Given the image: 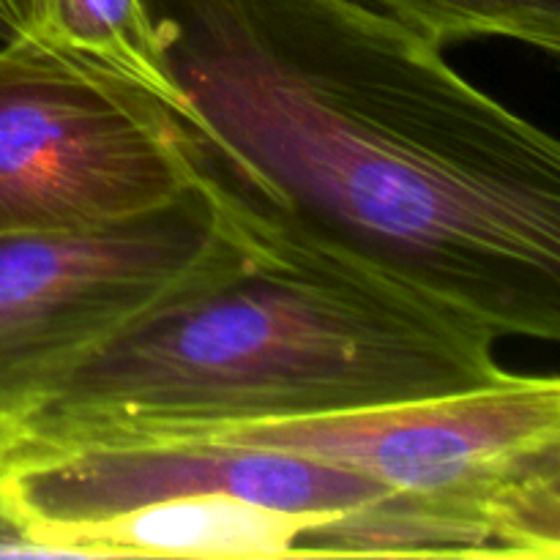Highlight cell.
I'll use <instances>...</instances> for the list:
<instances>
[{
	"instance_id": "1",
	"label": "cell",
	"mask_w": 560,
	"mask_h": 560,
	"mask_svg": "<svg viewBox=\"0 0 560 560\" xmlns=\"http://www.w3.org/2000/svg\"><path fill=\"white\" fill-rule=\"evenodd\" d=\"M189 186L252 260L560 339V145L359 0H140Z\"/></svg>"
},
{
	"instance_id": "2",
	"label": "cell",
	"mask_w": 560,
	"mask_h": 560,
	"mask_svg": "<svg viewBox=\"0 0 560 560\" xmlns=\"http://www.w3.org/2000/svg\"><path fill=\"white\" fill-rule=\"evenodd\" d=\"M495 342L381 290L244 257L5 413L0 470L468 392L506 372Z\"/></svg>"
},
{
	"instance_id": "3",
	"label": "cell",
	"mask_w": 560,
	"mask_h": 560,
	"mask_svg": "<svg viewBox=\"0 0 560 560\" xmlns=\"http://www.w3.org/2000/svg\"><path fill=\"white\" fill-rule=\"evenodd\" d=\"M195 443L355 470L479 530L498 558H560V383L503 372L413 402L233 427Z\"/></svg>"
},
{
	"instance_id": "4",
	"label": "cell",
	"mask_w": 560,
	"mask_h": 560,
	"mask_svg": "<svg viewBox=\"0 0 560 560\" xmlns=\"http://www.w3.org/2000/svg\"><path fill=\"white\" fill-rule=\"evenodd\" d=\"M189 189L145 88L55 36L0 47V235L104 228Z\"/></svg>"
},
{
	"instance_id": "5",
	"label": "cell",
	"mask_w": 560,
	"mask_h": 560,
	"mask_svg": "<svg viewBox=\"0 0 560 560\" xmlns=\"http://www.w3.org/2000/svg\"><path fill=\"white\" fill-rule=\"evenodd\" d=\"M244 257L195 189L104 228L0 235V419Z\"/></svg>"
},
{
	"instance_id": "6",
	"label": "cell",
	"mask_w": 560,
	"mask_h": 560,
	"mask_svg": "<svg viewBox=\"0 0 560 560\" xmlns=\"http://www.w3.org/2000/svg\"><path fill=\"white\" fill-rule=\"evenodd\" d=\"M191 495H235L317 523L394 495L323 459L224 443L85 448L0 470V512L33 545L52 534Z\"/></svg>"
},
{
	"instance_id": "7",
	"label": "cell",
	"mask_w": 560,
	"mask_h": 560,
	"mask_svg": "<svg viewBox=\"0 0 560 560\" xmlns=\"http://www.w3.org/2000/svg\"><path fill=\"white\" fill-rule=\"evenodd\" d=\"M315 525L246 498L191 495L60 530L44 545L58 558H284Z\"/></svg>"
},
{
	"instance_id": "8",
	"label": "cell",
	"mask_w": 560,
	"mask_h": 560,
	"mask_svg": "<svg viewBox=\"0 0 560 560\" xmlns=\"http://www.w3.org/2000/svg\"><path fill=\"white\" fill-rule=\"evenodd\" d=\"M430 42L506 38L558 55L560 0H359Z\"/></svg>"
},
{
	"instance_id": "9",
	"label": "cell",
	"mask_w": 560,
	"mask_h": 560,
	"mask_svg": "<svg viewBox=\"0 0 560 560\" xmlns=\"http://www.w3.org/2000/svg\"><path fill=\"white\" fill-rule=\"evenodd\" d=\"M52 36L145 88L159 104L170 82L140 0H55Z\"/></svg>"
},
{
	"instance_id": "10",
	"label": "cell",
	"mask_w": 560,
	"mask_h": 560,
	"mask_svg": "<svg viewBox=\"0 0 560 560\" xmlns=\"http://www.w3.org/2000/svg\"><path fill=\"white\" fill-rule=\"evenodd\" d=\"M55 0H0V47L52 36Z\"/></svg>"
},
{
	"instance_id": "11",
	"label": "cell",
	"mask_w": 560,
	"mask_h": 560,
	"mask_svg": "<svg viewBox=\"0 0 560 560\" xmlns=\"http://www.w3.org/2000/svg\"><path fill=\"white\" fill-rule=\"evenodd\" d=\"M0 556H31V558H52V552L44 550L42 545H33L31 539L20 534L0 512Z\"/></svg>"
}]
</instances>
